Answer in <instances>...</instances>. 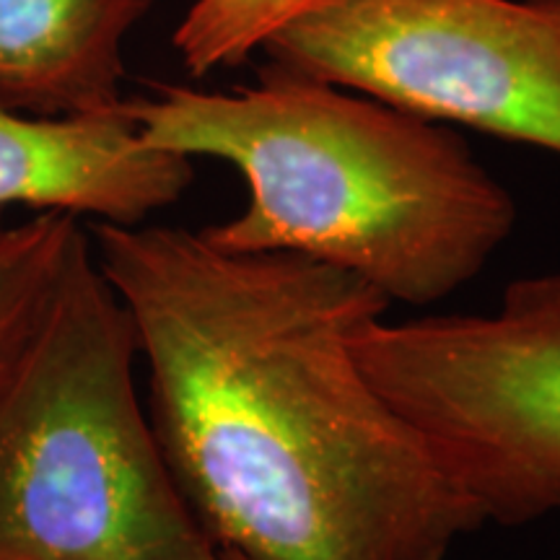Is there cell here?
<instances>
[{
	"label": "cell",
	"mask_w": 560,
	"mask_h": 560,
	"mask_svg": "<svg viewBox=\"0 0 560 560\" xmlns=\"http://www.w3.org/2000/svg\"><path fill=\"white\" fill-rule=\"evenodd\" d=\"M182 493L244 560H446L486 527L355 340L389 301L346 270L182 226H91Z\"/></svg>",
	"instance_id": "1"
},
{
	"label": "cell",
	"mask_w": 560,
	"mask_h": 560,
	"mask_svg": "<svg viewBox=\"0 0 560 560\" xmlns=\"http://www.w3.org/2000/svg\"><path fill=\"white\" fill-rule=\"evenodd\" d=\"M122 109L153 149L242 174L247 202L210 242L330 265L389 304L450 299L514 231L511 192L450 125L359 91L262 66L255 86L156 83Z\"/></svg>",
	"instance_id": "2"
},
{
	"label": "cell",
	"mask_w": 560,
	"mask_h": 560,
	"mask_svg": "<svg viewBox=\"0 0 560 560\" xmlns=\"http://www.w3.org/2000/svg\"><path fill=\"white\" fill-rule=\"evenodd\" d=\"M138 361L86 234L0 387V560H226L164 457Z\"/></svg>",
	"instance_id": "3"
},
{
	"label": "cell",
	"mask_w": 560,
	"mask_h": 560,
	"mask_svg": "<svg viewBox=\"0 0 560 560\" xmlns=\"http://www.w3.org/2000/svg\"><path fill=\"white\" fill-rule=\"evenodd\" d=\"M355 353L482 524L560 514V272L511 280L488 312L382 317Z\"/></svg>",
	"instance_id": "4"
},
{
	"label": "cell",
	"mask_w": 560,
	"mask_h": 560,
	"mask_svg": "<svg viewBox=\"0 0 560 560\" xmlns=\"http://www.w3.org/2000/svg\"><path fill=\"white\" fill-rule=\"evenodd\" d=\"M265 66L560 156V0H322Z\"/></svg>",
	"instance_id": "5"
},
{
	"label": "cell",
	"mask_w": 560,
	"mask_h": 560,
	"mask_svg": "<svg viewBox=\"0 0 560 560\" xmlns=\"http://www.w3.org/2000/svg\"><path fill=\"white\" fill-rule=\"evenodd\" d=\"M192 179V161L145 143L122 104L94 115L0 104V213L24 206L136 226L177 202Z\"/></svg>",
	"instance_id": "6"
},
{
	"label": "cell",
	"mask_w": 560,
	"mask_h": 560,
	"mask_svg": "<svg viewBox=\"0 0 560 560\" xmlns=\"http://www.w3.org/2000/svg\"><path fill=\"white\" fill-rule=\"evenodd\" d=\"M156 0H0V104L94 115L122 100L125 42Z\"/></svg>",
	"instance_id": "7"
},
{
	"label": "cell",
	"mask_w": 560,
	"mask_h": 560,
	"mask_svg": "<svg viewBox=\"0 0 560 560\" xmlns=\"http://www.w3.org/2000/svg\"><path fill=\"white\" fill-rule=\"evenodd\" d=\"M89 231L68 213L9 223L0 213V387L45 317L62 270Z\"/></svg>",
	"instance_id": "8"
},
{
	"label": "cell",
	"mask_w": 560,
	"mask_h": 560,
	"mask_svg": "<svg viewBox=\"0 0 560 560\" xmlns=\"http://www.w3.org/2000/svg\"><path fill=\"white\" fill-rule=\"evenodd\" d=\"M322 0H195L174 32V50L195 79L236 68L260 52L270 34Z\"/></svg>",
	"instance_id": "9"
},
{
	"label": "cell",
	"mask_w": 560,
	"mask_h": 560,
	"mask_svg": "<svg viewBox=\"0 0 560 560\" xmlns=\"http://www.w3.org/2000/svg\"><path fill=\"white\" fill-rule=\"evenodd\" d=\"M223 556H226V560H244L240 556H234V552H223Z\"/></svg>",
	"instance_id": "10"
}]
</instances>
